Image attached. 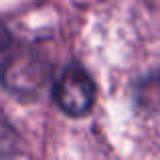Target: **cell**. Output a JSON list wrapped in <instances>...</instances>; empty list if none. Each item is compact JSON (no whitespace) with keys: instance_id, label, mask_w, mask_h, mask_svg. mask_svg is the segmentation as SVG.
<instances>
[{"instance_id":"cell-3","label":"cell","mask_w":160,"mask_h":160,"mask_svg":"<svg viewBox=\"0 0 160 160\" xmlns=\"http://www.w3.org/2000/svg\"><path fill=\"white\" fill-rule=\"evenodd\" d=\"M14 148V132L12 126L6 124L2 116H0V154H8Z\"/></svg>"},{"instance_id":"cell-4","label":"cell","mask_w":160,"mask_h":160,"mask_svg":"<svg viewBox=\"0 0 160 160\" xmlns=\"http://www.w3.org/2000/svg\"><path fill=\"white\" fill-rule=\"evenodd\" d=\"M6 41H8V32L4 31V27L0 24V49H2L4 45H6Z\"/></svg>"},{"instance_id":"cell-1","label":"cell","mask_w":160,"mask_h":160,"mask_svg":"<svg viewBox=\"0 0 160 160\" xmlns=\"http://www.w3.org/2000/svg\"><path fill=\"white\" fill-rule=\"evenodd\" d=\"M57 106L69 116H83L95 102V83L81 65H69L53 85Z\"/></svg>"},{"instance_id":"cell-2","label":"cell","mask_w":160,"mask_h":160,"mask_svg":"<svg viewBox=\"0 0 160 160\" xmlns=\"http://www.w3.org/2000/svg\"><path fill=\"white\" fill-rule=\"evenodd\" d=\"M2 85L16 95L35 98L47 81V65L32 51L14 53L2 67Z\"/></svg>"}]
</instances>
